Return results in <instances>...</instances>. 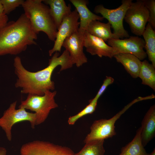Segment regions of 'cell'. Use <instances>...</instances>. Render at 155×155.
<instances>
[{
  "label": "cell",
  "instance_id": "obj_1",
  "mask_svg": "<svg viewBox=\"0 0 155 155\" xmlns=\"http://www.w3.org/2000/svg\"><path fill=\"white\" fill-rule=\"evenodd\" d=\"M59 52H55L49 59V65L44 69L35 72L29 71L23 66L20 58L16 57L14 59L15 73L18 78L15 84L16 88L22 89V94L43 95L47 91L54 90V82L51 79L52 73L58 66L60 71L71 68L73 65L69 52L65 50L59 56Z\"/></svg>",
  "mask_w": 155,
  "mask_h": 155
},
{
  "label": "cell",
  "instance_id": "obj_2",
  "mask_svg": "<svg viewBox=\"0 0 155 155\" xmlns=\"http://www.w3.org/2000/svg\"><path fill=\"white\" fill-rule=\"evenodd\" d=\"M37 38L29 20L23 13L16 21L8 22L0 29V56L18 55L28 45H36Z\"/></svg>",
  "mask_w": 155,
  "mask_h": 155
},
{
  "label": "cell",
  "instance_id": "obj_3",
  "mask_svg": "<svg viewBox=\"0 0 155 155\" xmlns=\"http://www.w3.org/2000/svg\"><path fill=\"white\" fill-rule=\"evenodd\" d=\"M43 0H26L22 5L24 13L29 20L35 32H42L51 40L56 39L57 29L48 5Z\"/></svg>",
  "mask_w": 155,
  "mask_h": 155
},
{
  "label": "cell",
  "instance_id": "obj_4",
  "mask_svg": "<svg viewBox=\"0 0 155 155\" xmlns=\"http://www.w3.org/2000/svg\"><path fill=\"white\" fill-rule=\"evenodd\" d=\"M148 97H138L126 105L120 111L111 118L101 119L95 121L91 126L90 131L85 137V144L99 140L111 138L115 135V123L116 121L133 105L140 101L148 100Z\"/></svg>",
  "mask_w": 155,
  "mask_h": 155
},
{
  "label": "cell",
  "instance_id": "obj_5",
  "mask_svg": "<svg viewBox=\"0 0 155 155\" xmlns=\"http://www.w3.org/2000/svg\"><path fill=\"white\" fill-rule=\"evenodd\" d=\"M57 91H47L42 96L29 94L26 99L22 101L18 107L35 112L36 115V125L43 123L51 110L58 107L55 97Z\"/></svg>",
  "mask_w": 155,
  "mask_h": 155
},
{
  "label": "cell",
  "instance_id": "obj_6",
  "mask_svg": "<svg viewBox=\"0 0 155 155\" xmlns=\"http://www.w3.org/2000/svg\"><path fill=\"white\" fill-rule=\"evenodd\" d=\"M132 0H123L121 4L118 7L113 9H108L102 5L95 6L94 12L100 13L104 18L107 19L113 29V33L117 39L128 38L129 36L124 29L123 22L126 12L131 3Z\"/></svg>",
  "mask_w": 155,
  "mask_h": 155
},
{
  "label": "cell",
  "instance_id": "obj_7",
  "mask_svg": "<svg viewBox=\"0 0 155 155\" xmlns=\"http://www.w3.org/2000/svg\"><path fill=\"white\" fill-rule=\"evenodd\" d=\"M16 101L11 103L0 118V127L5 131L7 137L9 141H11L12 139V127L16 123L28 121L33 129L34 128L36 125V114L27 112L25 109L22 108L16 109Z\"/></svg>",
  "mask_w": 155,
  "mask_h": 155
},
{
  "label": "cell",
  "instance_id": "obj_8",
  "mask_svg": "<svg viewBox=\"0 0 155 155\" xmlns=\"http://www.w3.org/2000/svg\"><path fill=\"white\" fill-rule=\"evenodd\" d=\"M149 17L145 0H138L131 3L126 12L124 20L129 24L132 33L140 36L145 29Z\"/></svg>",
  "mask_w": 155,
  "mask_h": 155
},
{
  "label": "cell",
  "instance_id": "obj_9",
  "mask_svg": "<svg viewBox=\"0 0 155 155\" xmlns=\"http://www.w3.org/2000/svg\"><path fill=\"white\" fill-rule=\"evenodd\" d=\"M20 155H74L70 148L49 142L35 140L23 144Z\"/></svg>",
  "mask_w": 155,
  "mask_h": 155
},
{
  "label": "cell",
  "instance_id": "obj_10",
  "mask_svg": "<svg viewBox=\"0 0 155 155\" xmlns=\"http://www.w3.org/2000/svg\"><path fill=\"white\" fill-rule=\"evenodd\" d=\"M79 19V15L75 9L63 17L57 29L53 46L49 51L50 56L56 52H60L65 40L78 31L80 24Z\"/></svg>",
  "mask_w": 155,
  "mask_h": 155
},
{
  "label": "cell",
  "instance_id": "obj_11",
  "mask_svg": "<svg viewBox=\"0 0 155 155\" xmlns=\"http://www.w3.org/2000/svg\"><path fill=\"white\" fill-rule=\"evenodd\" d=\"M108 45L115 49L119 53L132 54L140 60L144 59L147 55L144 50V39L136 36H130L125 39H111L107 40Z\"/></svg>",
  "mask_w": 155,
  "mask_h": 155
},
{
  "label": "cell",
  "instance_id": "obj_12",
  "mask_svg": "<svg viewBox=\"0 0 155 155\" xmlns=\"http://www.w3.org/2000/svg\"><path fill=\"white\" fill-rule=\"evenodd\" d=\"M84 33L77 32L67 37L62 45L69 53L73 64L77 67L82 66L88 61L87 58L83 52Z\"/></svg>",
  "mask_w": 155,
  "mask_h": 155
},
{
  "label": "cell",
  "instance_id": "obj_13",
  "mask_svg": "<svg viewBox=\"0 0 155 155\" xmlns=\"http://www.w3.org/2000/svg\"><path fill=\"white\" fill-rule=\"evenodd\" d=\"M84 47L86 48V51L91 55H97L100 57L104 56L112 58L117 54L115 49L86 31L84 33Z\"/></svg>",
  "mask_w": 155,
  "mask_h": 155
},
{
  "label": "cell",
  "instance_id": "obj_14",
  "mask_svg": "<svg viewBox=\"0 0 155 155\" xmlns=\"http://www.w3.org/2000/svg\"><path fill=\"white\" fill-rule=\"evenodd\" d=\"M75 8L80 19L78 31L84 33L90 23L94 20L102 21L104 18L91 12L87 7L88 1L86 0H69Z\"/></svg>",
  "mask_w": 155,
  "mask_h": 155
},
{
  "label": "cell",
  "instance_id": "obj_15",
  "mask_svg": "<svg viewBox=\"0 0 155 155\" xmlns=\"http://www.w3.org/2000/svg\"><path fill=\"white\" fill-rule=\"evenodd\" d=\"M141 137L145 147L155 135V105L151 106L145 115L142 122Z\"/></svg>",
  "mask_w": 155,
  "mask_h": 155
},
{
  "label": "cell",
  "instance_id": "obj_16",
  "mask_svg": "<svg viewBox=\"0 0 155 155\" xmlns=\"http://www.w3.org/2000/svg\"><path fill=\"white\" fill-rule=\"evenodd\" d=\"M42 2L49 6L51 14L57 30L63 17L71 11V5H67L64 0H43Z\"/></svg>",
  "mask_w": 155,
  "mask_h": 155
},
{
  "label": "cell",
  "instance_id": "obj_17",
  "mask_svg": "<svg viewBox=\"0 0 155 155\" xmlns=\"http://www.w3.org/2000/svg\"><path fill=\"white\" fill-rule=\"evenodd\" d=\"M113 57L121 63L130 75L134 78L138 77L142 61L135 55L129 53H119Z\"/></svg>",
  "mask_w": 155,
  "mask_h": 155
},
{
  "label": "cell",
  "instance_id": "obj_18",
  "mask_svg": "<svg viewBox=\"0 0 155 155\" xmlns=\"http://www.w3.org/2000/svg\"><path fill=\"white\" fill-rule=\"evenodd\" d=\"M111 28V25L109 22L105 23L95 20L90 23L86 31L106 42L110 39H117L112 32Z\"/></svg>",
  "mask_w": 155,
  "mask_h": 155
},
{
  "label": "cell",
  "instance_id": "obj_19",
  "mask_svg": "<svg viewBox=\"0 0 155 155\" xmlns=\"http://www.w3.org/2000/svg\"><path fill=\"white\" fill-rule=\"evenodd\" d=\"M141 127L136 131L132 140L122 148L119 155H148L143 146L141 141Z\"/></svg>",
  "mask_w": 155,
  "mask_h": 155
},
{
  "label": "cell",
  "instance_id": "obj_20",
  "mask_svg": "<svg viewBox=\"0 0 155 155\" xmlns=\"http://www.w3.org/2000/svg\"><path fill=\"white\" fill-rule=\"evenodd\" d=\"M145 43L144 48L149 60L155 67V31L148 23L142 33Z\"/></svg>",
  "mask_w": 155,
  "mask_h": 155
},
{
  "label": "cell",
  "instance_id": "obj_21",
  "mask_svg": "<svg viewBox=\"0 0 155 155\" xmlns=\"http://www.w3.org/2000/svg\"><path fill=\"white\" fill-rule=\"evenodd\" d=\"M138 77L143 84L147 85L155 91V67L146 60L142 61Z\"/></svg>",
  "mask_w": 155,
  "mask_h": 155
},
{
  "label": "cell",
  "instance_id": "obj_22",
  "mask_svg": "<svg viewBox=\"0 0 155 155\" xmlns=\"http://www.w3.org/2000/svg\"><path fill=\"white\" fill-rule=\"evenodd\" d=\"M104 140L94 141L85 144L82 149L74 155H104L105 150L103 144Z\"/></svg>",
  "mask_w": 155,
  "mask_h": 155
},
{
  "label": "cell",
  "instance_id": "obj_23",
  "mask_svg": "<svg viewBox=\"0 0 155 155\" xmlns=\"http://www.w3.org/2000/svg\"><path fill=\"white\" fill-rule=\"evenodd\" d=\"M97 100L93 98L89 101V104L77 114L68 118V123L70 125H74L80 118L89 114L92 113L95 110L97 105Z\"/></svg>",
  "mask_w": 155,
  "mask_h": 155
},
{
  "label": "cell",
  "instance_id": "obj_24",
  "mask_svg": "<svg viewBox=\"0 0 155 155\" xmlns=\"http://www.w3.org/2000/svg\"><path fill=\"white\" fill-rule=\"evenodd\" d=\"M24 1L23 0H0L4 11L7 15L17 7L22 6Z\"/></svg>",
  "mask_w": 155,
  "mask_h": 155
},
{
  "label": "cell",
  "instance_id": "obj_25",
  "mask_svg": "<svg viewBox=\"0 0 155 155\" xmlns=\"http://www.w3.org/2000/svg\"><path fill=\"white\" fill-rule=\"evenodd\" d=\"M146 7L149 13V19L148 22L152 28H155V0H145Z\"/></svg>",
  "mask_w": 155,
  "mask_h": 155
},
{
  "label": "cell",
  "instance_id": "obj_26",
  "mask_svg": "<svg viewBox=\"0 0 155 155\" xmlns=\"http://www.w3.org/2000/svg\"><path fill=\"white\" fill-rule=\"evenodd\" d=\"M114 81V79L112 77L110 76H106L105 79L103 81L102 85L93 99L98 101L100 97L104 93L107 87L109 85L113 84Z\"/></svg>",
  "mask_w": 155,
  "mask_h": 155
},
{
  "label": "cell",
  "instance_id": "obj_27",
  "mask_svg": "<svg viewBox=\"0 0 155 155\" xmlns=\"http://www.w3.org/2000/svg\"><path fill=\"white\" fill-rule=\"evenodd\" d=\"M8 20L7 15L5 13L0 0V29L6 25Z\"/></svg>",
  "mask_w": 155,
  "mask_h": 155
},
{
  "label": "cell",
  "instance_id": "obj_28",
  "mask_svg": "<svg viewBox=\"0 0 155 155\" xmlns=\"http://www.w3.org/2000/svg\"><path fill=\"white\" fill-rule=\"evenodd\" d=\"M6 149L3 147H0V155H6Z\"/></svg>",
  "mask_w": 155,
  "mask_h": 155
},
{
  "label": "cell",
  "instance_id": "obj_29",
  "mask_svg": "<svg viewBox=\"0 0 155 155\" xmlns=\"http://www.w3.org/2000/svg\"><path fill=\"white\" fill-rule=\"evenodd\" d=\"M148 155H155V149H154L153 151L150 154H148Z\"/></svg>",
  "mask_w": 155,
  "mask_h": 155
}]
</instances>
